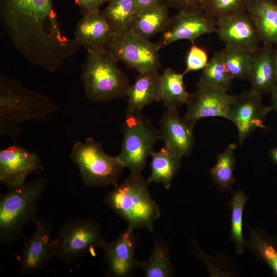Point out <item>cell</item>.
<instances>
[{"mask_svg":"<svg viewBox=\"0 0 277 277\" xmlns=\"http://www.w3.org/2000/svg\"><path fill=\"white\" fill-rule=\"evenodd\" d=\"M57 109L44 94L27 88L19 81L0 76V134L16 144L20 125L30 120L45 119Z\"/></svg>","mask_w":277,"mask_h":277,"instance_id":"1","label":"cell"},{"mask_svg":"<svg viewBox=\"0 0 277 277\" xmlns=\"http://www.w3.org/2000/svg\"><path fill=\"white\" fill-rule=\"evenodd\" d=\"M147 180L141 173H132L105 195L104 202L131 229L150 232L161 215L159 206L152 198Z\"/></svg>","mask_w":277,"mask_h":277,"instance_id":"2","label":"cell"},{"mask_svg":"<svg viewBox=\"0 0 277 277\" xmlns=\"http://www.w3.org/2000/svg\"><path fill=\"white\" fill-rule=\"evenodd\" d=\"M107 49L87 52L81 80L86 97L93 102H109L127 96L129 80Z\"/></svg>","mask_w":277,"mask_h":277,"instance_id":"3","label":"cell"},{"mask_svg":"<svg viewBox=\"0 0 277 277\" xmlns=\"http://www.w3.org/2000/svg\"><path fill=\"white\" fill-rule=\"evenodd\" d=\"M44 177L10 189L0 200V243L9 245L22 236L23 228L36 218L38 204L47 185Z\"/></svg>","mask_w":277,"mask_h":277,"instance_id":"4","label":"cell"},{"mask_svg":"<svg viewBox=\"0 0 277 277\" xmlns=\"http://www.w3.org/2000/svg\"><path fill=\"white\" fill-rule=\"evenodd\" d=\"M70 157L77 167L84 185L88 188L117 185L125 168L117 156L106 153L102 144L92 137L76 141Z\"/></svg>","mask_w":277,"mask_h":277,"instance_id":"5","label":"cell"},{"mask_svg":"<svg viewBox=\"0 0 277 277\" xmlns=\"http://www.w3.org/2000/svg\"><path fill=\"white\" fill-rule=\"evenodd\" d=\"M121 150L117 155L132 173H141L155 144L161 140L159 130L142 112L126 113L122 125Z\"/></svg>","mask_w":277,"mask_h":277,"instance_id":"6","label":"cell"},{"mask_svg":"<svg viewBox=\"0 0 277 277\" xmlns=\"http://www.w3.org/2000/svg\"><path fill=\"white\" fill-rule=\"evenodd\" d=\"M100 224L92 219H77L67 222L52 239L54 257L69 262L95 250L105 243Z\"/></svg>","mask_w":277,"mask_h":277,"instance_id":"7","label":"cell"},{"mask_svg":"<svg viewBox=\"0 0 277 277\" xmlns=\"http://www.w3.org/2000/svg\"><path fill=\"white\" fill-rule=\"evenodd\" d=\"M160 49L157 42L145 39L129 28L117 31L107 48L118 61L138 73L160 68Z\"/></svg>","mask_w":277,"mask_h":277,"instance_id":"8","label":"cell"},{"mask_svg":"<svg viewBox=\"0 0 277 277\" xmlns=\"http://www.w3.org/2000/svg\"><path fill=\"white\" fill-rule=\"evenodd\" d=\"M261 95L250 89L234 96L227 119L237 128L240 146L258 128H266L264 121L272 110L271 106H266L263 104Z\"/></svg>","mask_w":277,"mask_h":277,"instance_id":"9","label":"cell"},{"mask_svg":"<svg viewBox=\"0 0 277 277\" xmlns=\"http://www.w3.org/2000/svg\"><path fill=\"white\" fill-rule=\"evenodd\" d=\"M33 233L25 238L20 256L18 274H32L41 271L54 257L51 238L52 224L50 218H35Z\"/></svg>","mask_w":277,"mask_h":277,"instance_id":"10","label":"cell"},{"mask_svg":"<svg viewBox=\"0 0 277 277\" xmlns=\"http://www.w3.org/2000/svg\"><path fill=\"white\" fill-rule=\"evenodd\" d=\"M234 96L199 81L195 90L189 94L184 117L193 127L203 118L219 116L227 119Z\"/></svg>","mask_w":277,"mask_h":277,"instance_id":"11","label":"cell"},{"mask_svg":"<svg viewBox=\"0 0 277 277\" xmlns=\"http://www.w3.org/2000/svg\"><path fill=\"white\" fill-rule=\"evenodd\" d=\"M43 167L38 154L14 144L0 151V183L11 189L23 185L27 176Z\"/></svg>","mask_w":277,"mask_h":277,"instance_id":"12","label":"cell"},{"mask_svg":"<svg viewBox=\"0 0 277 277\" xmlns=\"http://www.w3.org/2000/svg\"><path fill=\"white\" fill-rule=\"evenodd\" d=\"M216 21L202 11L196 12H177L162 32L157 42L161 48L174 42L189 40L192 43L200 36L217 32Z\"/></svg>","mask_w":277,"mask_h":277,"instance_id":"13","label":"cell"},{"mask_svg":"<svg viewBox=\"0 0 277 277\" xmlns=\"http://www.w3.org/2000/svg\"><path fill=\"white\" fill-rule=\"evenodd\" d=\"M217 33L225 47L253 53L261 43L247 12L216 21Z\"/></svg>","mask_w":277,"mask_h":277,"instance_id":"14","label":"cell"},{"mask_svg":"<svg viewBox=\"0 0 277 277\" xmlns=\"http://www.w3.org/2000/svg\"><path fill=\"white\" fill-rule=\"evenodd\" d=\"M134 230L127 227L115 240L104 244L102 248L108 276H128L139 267L140 262L135 257L136 239Z\"/></svg>","mask_w":277,"mask_h":277,"instance_id":"15","label":"cell"},{"mask_svg":"<svg viewBox=\"0 0 277 277\" xmlns=\"http://www.w3.org/2000/svg\"><path fill=\"white\" fill-rule=\"evenodd\" d=\"M159 130L161 140L167 148L181 159L191 152L194 144L193 127L179 116L177 110L167 109L163 114Z\"/></svg>","mask_w":277,"mask_h":277,"instance_id":"16","label":"cell"},{"mask_svg":"<svg viewBox=\"0 0 277 277\" xmlns=\"http://www.w3.org/2000/svg\"><path fill=\"white\" fill-rule=\"evenodd\" d=\"M117 31L100 10L83 15L74 38L87 52L106 49Z\"/></svg>","mask_w":277,"mask_h":277,"instance_id":"17","label":"cell"},{"mask_svg":"<svg viewBox=\"0 0 277 277\" xmlns=\"http://www.w3.org/2000/svg\"><path fill=\"white\" fill-rule=\"evenodd\" d=\"M248 80L251 89L261 94L270 93L277 85L273 45H263L252 53Z\"/></svg>","mask_w":277,"mask_h":277,"instance_id":"18","label":"cell"},{"mask_svg":"<svg viewBox=\"0 0 277 277\" xmlns=\"http://www.w3.org/2000/svg\"><path fill=\"white\" fill-rule=\"evenodd\" d=\"M160 76L157 69L138 73L127 92L126 113L142 112L145 107L157 102Z\"/></svg>","mask_w":277,"mask_h":277,"instance_id":"19","label":"cell"},{"mask_svg":"<svg viewBox=\"0 0 277 277\" xmlns=\"http://www.w3.org/2000/svg\"><path fill=\"white\" fill-rule=\"evenodd\" d=\"M247 13L263 45L277 43V0H252Z\"/></svg>","mask_w":277,"mask_h":277,"instance_id":"20","label":"cell"},{"mask_svg":"<svg viewBox=\"0 0 277 277\" xmlns=\"http://www.w3.org/2000/svg\"><path fill=\"white\" fill-rule=\"evenodd\" d=\"M168 8L164 2L137 12L129 28L138 35L149 40L156 34L162 33L168 25L171 18Z\"/></svg>","mask_w":277,"mask_h":277,"instance_id":"21","label":"cell"},{"mask_svg":"<svg viewBox=\"0 0 277 277\" xmlns=\"http://www.w3.org/2000/svg\"><path fill=\"white\" fill-rule=\"evenodd\" d=\"M184 76L170 68L161 74L157 102L163 103L167 109L177 110L186 104L190 93L186 90Z\"/></svg>","mask_w":277,"mask_h":277,"instance_id":"22","label":"cell"},{"mask_svg":"<svg viewBox=\"0 0 277 277\" xmlns=\"http://www.w3.org/2000/svg\"><path fill=\"white\" fill-rule=\"evenodd\" d=\"M151 174L148 183H161L168 189L181 165V158L165 146L151 154Z\"/></svg>","mask_w":277,"mask_h":277,"instance_id":"23","label":"cell"},{"mask_svg":"<svg viewBox=\"0 0 277 277\" xmlns=\"http://www.w3.org/2000/svg\"><path fill=\"white\" fill-rule=\"evenodd\" d=\"M141 267L146 277H169L173 275L168 246L162 241L155 239L153 249L148 259L140 262Z\"/></svg>","mask_w":277,"mask_h":277,"instance_id":"24","label":"cell"},{"mask_svg":"<svg viewBox=\"0 0 277 277\" xmlns=\"http://www.w3.org/2000/svg\"><path fill=\"white\" fill-rule=\"evenodd\" d=\"M236 147L235 143L229 144L217 155L215 165L209 169L213 181L222 189H230L234 182L233 172Z\"/></svg>","mask_w":277,"mask_h":277,"instance_id":"25","label":"cell"},{"mask_svg":"<svg viewBox=\"0 0 277 277\" xmlns=\"http://www.w3.org/2000/svg\"><path fill=\"white\" fill-rule=\"evenodd\" d=\"M137 12L134 0H110L102 11L106 19L117 31L129 28Z\"/></svg>","mask_w":277,"mask_h":277,"instance_id":"26","label":"cell"},{"mask_svg":"<svg viewBox=\"0 0 277 277\" xmlns=\"http://www.w3.org/2000/svg\"><path fill=\"white\" fill-rule=\"evenodd\" d=\"M232 80L222 61L220 52L217 51L202 70L199 81L209 86L228 91L230 89Z\"/></svg>","mask_w":277,"mask_h":277,"instance_id":"27","label":"cell"},{"mask_svg":"<svg viewBox=\"0 0 277 277\" xmlns=\"http://www.w3.org/2000/svg\"><path fill=\"white\" fill-rule=\"evenodd\" d=\"M247 247L265 261L277 276V242L258 229L250 228Z\"/></svg>","mask_w":277,"mask_h":277,"instance_id":"28","label":"cell"},{"mask_svg":"<svg viewBox=\"0 0 277 277\" xmlns=\"http://www.w3.org/2000/svg\"><path fill=\"white\" fill-rule=\"evenodd\" d=\"M219 52L222 61L232 79H248L252 53L227 47Z\"/></svg>","mask_w":277,"mask_h":277,"instance_id":"29","label":"cell"},{"mask_svg":"<svg viewBox=\"0 0 277 277\" xmlns=\"http://www.w3.org/2000/svg\"><path fill=\"white\" fill-rule=\"evenodd\" d=\"M252 0H203L202 11L216 21L247 12Z\"/></svg>","mask_w":277,"mask_h":277,"instance_id":"30","label":"cell"},{"mask_svg":"<svg viewBox=\"0 0 277 277\" xmlns=\"http://www.w3.org/2000/svg\"><path fill=\"white\" fill-rule=\"evenodd\" d=\"M247 197L241 191L234 193L230 203L231 207V238L233 241L238 253H242L246 245L243 232V212Z\"/></svg>","mask_w":277,"mask_h":277,"instance_id":"31","label":"cell"},{"mask_svg":"<svg viewBox=\"0 0 277 277\" xmlns=\"http://www.w3.org/2000/svg\"><path fill=\"white\" fill-rule=\"evenodd\" d=\"M208 55L207 51L202 47L192 43L188 50L186 57V68L183 73L203 69L208 64Z\"/></svg>","mask_w":277,"mask_h":277,"instance_id":"32","label":"cell"},{"mask_svg":"<svg viewBox=\"0 0 277 277\" xmlns=\"http://www.w3.org/2000/svg\"><path fill=\"white\" fill-rule=\"evenodd\" d=\"M169 7L174 8L177 12L201 11V8L197 0H164Z\"/></svg>","mask_w":277,"mask_h":277,"instance_id":"33","label":"cell"},{"mask_svg":"<svg viewBox=\"0 0 277 277\" xmlns=\"http://www.w3.org/2000/svg\"><path fill=\"white\" fill-rule=\"evenodd\" d=\"M83 15L100 11L101 6L110 0H74Z\"/></svg>","mask_w":277,"mask_h":277,"instance_id":"34","label":"cell"},{"mask_svg":"<svg viewBox=\"0 0 277 277\" xmlns=\"http://www.w3.org/2000/svg\"><path fill=\"white\" fill-rule=\"evenodd\" d=\"M134 2L136 5L137 12L154 5L165 3L164 0H134Z\"/></svg>","mask_w":277,"mask_h":277,"instance_id":"35","label":"cell"},{"mask_svg":"<svg viewBox=\"0 0 277 277\" xmlns=\"http://www.w3.org/2000/svg\"><path fill=\"white\" fill-rule=\"evenodd\" d=\"M272 110L277 112V85L273 88L271 93Z\"/></svg>","mask_w":277,"mask_h":277,"instance_id":"36","label":"cell"},{"mask_svg":"<svg viewBox=\"0 0 277 277\" xmlns=\"http://www.w3.org/2000/svg\"><path fill=\"white\" fill-rule=\"evenodd\" d=\"M270 156L272 160L277 163V147L271 149L270 151Z\"/></svg>","mask_w":277,"mask_h":277,"instance_id":"37","label":"cell"},{"mask_svg":"<svg viewBox=\"0 0 277 277\" xmlns=\"http://www.w3.org/2000/svg\"><path fill=\"white\" fill-rule=\"evenodd\" d=\"M275 45L276 46V47L274 48V62L277 76V43Z\"/></svg>","mask_w":277,"mask_h":277,"instance_id":"38","label":"cell"},{"mask_svg":"<svg viewBox=\"0 0 277 277\" xmlns=\"http://www.w3.org/2000/svg\"><path fill=\"white\" fill-rule=\"evenodd\" d=\"M200 5H201V3H202V2L203 1V0H197Z\"/></svg>","mask_w":277,"mask_h":277,"instance_id":"39","label":"cell"}]
</instances>
